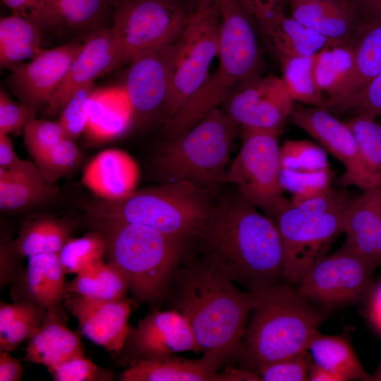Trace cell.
<instances>
[{
	"label": "cell",
	"mask_w": 381,
	"mask_h": 381,
	"mask_svg": "<svg viewBox=\"0 0 381 381\" xmlns=\"http://www.w3.org/2000/svg\"><path fill=\"white\" fill-rule=\"evenodd\" d=\"M164 300L187 319L203 353L247 365L243 339L257 294L238 289L205 258L185 253Z\"/></svg>",
	"instance_id": "1"
},
{
	"label": "cell",
	"mask_w": 381,
	"mask_h": 381,
	"mask_svg": "<svg viewBox=\"0 0 381 381\" xmlns=\"http://www.w3.org/2000/svg\"><path fill=\"white\" fill-rule=\"evenodd\" d=\"M190 242L198 243V255L252 293L284 279L283 245L277 224L238 193L212 205Z\"/></svg>",
	"instance_id": "2"
},
{
	"label": "cell",
	"mask_w": 381,
	"mask_h": 381,
	"mask_svg": "<svg viewBox=\"0 0 381 381\" xmlns=\"http://www.w3.org/2000/svg\"><path fill=\"white\" fill-rule=\"evenodd\" d=\"M219 66L202 86L164 122L169 140L188 131L236 90L258 78L260 54L251 15L241 0H220Z\"/></svg>",
	"instance_id": "3"
},
{
	"label": "cell",
	"mask_w": 381,
	"mask_h": 381,
	"mask_svg": "<svg viewBox=\"0 0 381 381\" xmlns=\"http://www.w3.org/2000/svg\"><path fill=\"white\" fill-rule=\"evenodd\" d=\"M243 339L247 365L260 367L307 352L325 315L289 285L279 283L256 293Z\"/></svg>",
	"instance_id": "4"
},
{
	"label": "cell",
	"mask_w": 381,
	"mask_h": 381,
	"mask_svg": "<svg viewBox=\"0 0 381 381\" xmlns=\"http://www.w3.org/2000/svg\"><path fill=\"white\" fill-rule=\"evenodd\" d=\"M212 205L205 190L186 182L163 183L123 198H101L90 205L88 212L98 225L112 222L139 224L188 245Z\"/></svg>",
	"instance_id": "5"
},
{
	"label": "cell",
	"mask_w": 381,
	"mask_h": 381,
	"mask_svg": "<svg viewBox=\"0 0 381 381\" xmlns=\"http://www.w3.org/2000/svg\"><path fill=\"white\" fill-rule=\"evenodd\" d=\"M99 226L104 231L108 262L120 272L133 296L151 303L164 301L187 243L139 224L112 222Z\"/></svg>",
	"instance_id": "6"
},
{
	"label": "cell",
	"mask_w": 381,
	"mask_h": 381,
	"mask_svg": "<svg viewBox=\"0 0 381 381\" xmlns=\"http://www.w3.org/2000/svg\"><path fill=\"white\" fill-rule=\"evenodd\" d=\"M238 126L217 107L186 133L169 140L156 155L157 174L163 183L186 182L208 192L225 181Z\"/></svg>",
	"instance_id": "7"
},
{
	"label": "cell",
	"mask_w": 381,
	"mask_h": 381,
	"mask_svg": "<svg viewBox=\"0 0 381 381\" xmlns=\"http://www.w3.org/2000/svg\"><path fill=\"white\" fill-rule=\"evenodd\" d=\"M351 198L345 189L292 205L276 219L284 251V279L298 284L307 271L326 256L342 233L345 207Z\"/></svg>",
	"instance_id": "8"
},
{
	"label": "cell",
	"mask_w": 381,
	"mask_h": 381,
	"mask_svg": "<svg viewBox=\"0 0 381 381\" xmlns=\"http://www.w3.org/2000/svg\"><path fill=\"white\" fill-rule=\"evenodd\" d=\"M279 133L243 128L241 147L225 178L247 201L275 219L291 205L280 181Z\"/></svg>",
	"instance_id": "9"
},
{
	"label": "cell",
	"mask_w": 381,
	"mask_h": 381,
	"mask_svg": "<svg viewBox=\"0 0 381 381\" xmlns=\"http://www.w3.org/2000/svg\"><path fill=\"white\" fill-rule=\"evenodd\" d=\"M219 4L195 8L176 42L169 93L163 109L166 122L205 83L219 53Z\"/></svg>",
	"instance_id": "10"
},
{
	"label": "cell",
	"mask_w": 381,
	"mask_h": 381,
	"mask_svg": "<svg viewBox=\"0 0 381 381\" xmlns=\"http://www.w3.org/2000/svg\"><path fill=\"white\" fill-rule=\"evenodd\" d=\"M119 65L176 40L189 15L170 0H111Z\"/></svg>",
	"instance_id": "11"
},
{
	"label": "cell",
	"mask_w": 381,
	"mask_h": 381,
	"mask_svg": "<svg viewBox=\"0 0 381 381\" xmlns=\"http://www.w3.org/2000/svg\"><path fill=\"white\" fill-rule=\"evenodd\" d=\"M376 267L343 246L313 265L298 282L297 293L325 307L354 303L370 288Z\"/></svg>",
	"instance_id": "12"
},
{
	"label": "cell",
	"mask_w": 381,
	"mask_h": 381,
	"mask_svg": "<svg viewBox=\"0 0 381 381\" xmlns=\"http://www.w3.org/2000/svg\"><path fill=\"white\" fill-rule=\"evenodd\" d=\"M293 101L283 78L270 75L238 88L222 104L224 112L242 128L279 132Z\"/></svg>",
	"instance_id": "13"
},
{
	"label": "cell",
	"mask_w": 381,
	"mask_h": 381,
	"mask_svg": "<svg viewBox=\"0 0 381 381\" xmlns=\"http://www.w3.org/2000/svg\"><path fill=\"white\" fill-rule=\"evenodd\" d=\"M292 123L322 145L344 166L339 177L344 187L355 186L362 191L375 188L361 159L356 139L346 123L320 106L297 107L289 115Z\"/></svg>",
	"instance_id": "14"
},
{
	"label": "cell",
	"mask_w": 381,
	"mask_h": 381,
	"mask_svg": "<svg viewBox=\"0 0 381 381\" xmlns=\"http://www.w3.org/2000/svg\"><path fill=\"white\" fill-rule=\"evenodd\" d=\"M132 359H157L176 353L201 351L187 319L175 309L155 310L140 320L125 344Z\"/></svg>",
	"instance_id": "15"
},
{
	"label": "cell",
	"mask_w": 381,
	"mask_h": 381,
	"mask_svg": "<svg viewBox=\"0 0 381 381\" xmlns=\"http://www.w3.org/2000/svg\"><path fill=\"white\" fill-rule=\"evenodd\" d=\"M178 38L130 64L123 88L134 116L146 117L163 111L170 90Z\"/></svg>",
	"instance_id": "16"
},
{
	"label": "cell",
	"mask_w": 381,
	"mask_h": 381,
	"mask_svg": "<svg viewBox=\"0 0 381 381\" xmlns=\"http://www.w3.org/2000/svg\"><path fill=\"white\" fill-rule=\"evenodd\" d=\"M83 44L71 42L42 49L27 63L11 68V88L22 103L35 109L48 104L59 87Z\"/></svg>",
	"instance_id": "17"
},
{
	"label": "cell",
	"mask_w": 381,
	"mask_h": 381,
	"mask_svg": "<svg viewBox=\"0 0 381 381\" xmlns=\"http://www.w3.org/2000/svg\"><path fill=\"white\" fill-rule=\"evenodd\" d=\"M64 306L77 319L83 334L109 351H121L129 334L131 301H102L68 292Z\"/></svg>",
	"instance_id": "18"
},
{
	"label": "cell",
	"mask_w": 381,
	"mask_h": 381,
	"mask_svg": "<svg viewBox=\"0 0 381 381\" xmlns=\"http://www.w3.org/2000/svg\"><path fill=\"white\" fill-rule=\"evenodd\" d=\"M118 65L119 49L111 28L94 32L83 43L64 80L48 102L47 114H56L78 89L94 83Z\"/></svg>",
	"instance_id": "19"
},
{
	"label": "cell",
	"mask_w": 381,
	"mask_h": 381,
	"mask_svg": "<svg viewBox=\"0 0 381 381\" xmlns=\"http://www.w3.org/2000/svg\"><path fill=\"white\" fill-rule=\"evenodd\" d=\"M342 233L345 247L381 267V186L351 198L344 212Z\"/></svg>",
	"instance_id": "20"
},
{
	"label": "cell",
	"mask_w": 381,
	"mask_h": 381,
	"mask_svg": "<svg viewBox=\"0 0 381 381\" xmlns=\"http://www.w3.org/2000/svg\"><path fill=\"white\" fill-rule=\"evenodd\" d=\"M290 16L336 44H350L364 22L352 0H293Z\"/></svg>",
	"instance_id": "21"
},
{
	"label": "cell",
	"mask_w": 381,
	"mask_h": 381,
	"mask_svg": "<svg viewBox=\"0 0 381 381\" xmlns=\"http://www.w3.org/2000/svg\"><path fill=\"white\" fill-rule=\"evenodd\" d=\"M350 44L351 66L335 92L320 105L327 110L357 95L381 73V20H365Z\"/></svg>",
	"instance_id": "22"
},
{
	"label": "cell",
	"mask_w": 381,
	"mask_h": 381,
	"mask_svg": "<svg viewBox=\"0 0 381 381\" xmlns=\"http://www.w3.org/2000/svg\"><path fill=\"white\" fill-rule=\"evenodd\" d=\"M225 364L215 355L204 353L189 359L173 354L130 364L119 377L121 381H224L219 370Z\"/></svg>",
	"instance_id": "23"
},
{
	"label": "cell",
	"mask_w": 381,
	"mask_h": 381,
	"mask_svg": "<svg viewBox=\"0 0 381 381\" xmlns=\"http://www.w3.org/2000/svg\"><path fill=\"white\" fill-rule=\"evenodd\" d=\"M139 169L126 152L109 149L99 153L85 167L83 183L102 199L118 200L136 190Z\"/></svg>",
	"instance_id": "24"
},
{
	"label": "cell",
	"mask_w": 381,
	"mask_h": 381,
	"mask_svg": "<svg viewBox=\"0 0 381 381\" xmlns=\"http://www.w3.org/2000/svg\"><path fill=\"white\" fill-rule=\"evenodd\" d=\"M77 357H84L79 336L66 325L59 306L47 309L42 324L28 339L25 359L49 368Z\"/></svg>",
	"instance_id": "25"
},
{
	"label": "cell",
	"mask_w": 381,
	"mask_h": 381,
	"mask_svg": "<svg viewBox=\"0 0 381 381\" xmlns=\"http://www.w3.org/2000/svg\"><path fill=\"white\" fill-rule=\"evenodd\" d=\"M258 23L281 64L291 58L313 56L327 47L337 45L282 11Z\"/></svg>",
	"instance_id": "26"
},
{
	"label": "cell",
	"mask_w": 381,
	"mask_h": 381,
	"mask_svg": "<svg viewBox=\"0 0 381 381\" xmlns=\"http://www.w3.org/2000/svg\"><path fill=\"white\" fill-rule=\"evenodd\" d=\"M57 190L44 179L37 164L21 159L16 165L0 168V208L11 211L28 207L54 196Z\"/></svg>",
	"instance_id": "27"
},
{
	"label": "cell",
	"mask_w": 381,
	"mask_h": 381,
	"mask_svg": "<svg viewBox=\"0 0 381 381\" xmlns=\"http://www.w3.org/2000/svg\"><path fill=\"white\" fill-rule=\"evenodd\" d=\"M23 274L20 301L46 310L59 306L65 294V279L59 253H41L28 258Z\"/></svg>",
	"instance_id": "28"
},
{
	"label": "cell",
	"mask_w": 381,
	"mask_h": 381,
	"mask_svg": "<svg viewBox=\"0 0 381 381\" xmlns=\"http://www.w3.org/2000/svg\"><path fill=\"white\" fill-rule=\"evenodd\" d=\"M307 351L311 356L312 363L329 373L334 381L374 380L344 337L318 332L310 342Z\"/></svg>",
	"instance_id": "29"
},
{
	"label": "cell",
	"mask_w": 381,
	"mask_h": 381,
	"mask_svg": "<svg viewBox=\"0 0 381 381\" xmlns=\"http://www.w3.org/2000/svg\"><path fill=\"white\" fill-rule=\"evenodd\" d=\"M133 117V111L123 87L95 90L86 128L95 137L114 138L128 128Z\"/></svg>",
	"instance_id": "30"
},
{
	"label": "cell",
	"mask_w": 381,
	"mask_h": 381,
	"mask_svg": "<svg viewBox=\"0 0 381 381\" xmlns=\"http://www.w3.org/2000/svg\"><path fill=\"white\" fill-rule=\"evenodd\" d=\"M40 27L31 20L12 14L0 20V63L9 67L32 59L41 48Z\"/></svg>",
	"instance_id": "31"
},
{
	"label": "cell",
	"mask_w": 381,
	"mask_h": 381,
	"mask_svg": "<svg viewBox=\"0 0 381 381\" xmlns=\"http://www.w3.org/2000/svg\"><path fill=\"white\" fill-rule=\"evenodd\" d=\"M71 225L49 216L28 220L13 242L14 251L23 257L41 253H59L70 238Z\"/></svg>",
	"instance_id": "32"
},
{
	"label": "cell",
	"mask_w": 381,
	"mask_h": 381,
	"mask_svg": "<svg viewBox=\"0 0 381 381\" xmlns=\"http://www.w3.org/2000/svg\"><path fill=\"white\" fill-rule=\"evenodd\" d=\"M128 284L120 272L109 262H97L76 274L66 284L65 294L73 292L102 301L126 298Z\"/></svg>",
	"instance_id": "33"
},
{
	"label": "cell",
	"mask_w": 381,
	"mask_h": 381,
	"mask_svg": "<svg viewBox=\"0 0 381 381\" xmlns=\"http://www.w3.org/2000/svg\"><path fill=\"white\" fill-rule=\"evenodd\" d=\"M346 123L356 139L361 159L374 187L381 186V122L371 115L358 114Z\"/></svg>",
	"instance_id": "34"
},
{
	"label": "cell",
	"mask_w": 381,
	"mask_h": 381,
	"mask_svg": "<svg viewBox=\"0 0 381 381\" xmlns=\"http://www.w3.org/2000/svg\"><path fill=\"white\" fill-rule=\"evenodd\" d=\"M318 54L289 59L282 64L283 80L294 100L315 106L323 102L322 92L315 77Z\"/></svg>",
	"instance_id": "35"
},
{
	"label": "cell",
	"mask_w": 381,
	"mask_h": 381,
	"mask_svg": "<svg viewBox=\"0 0 381 381\" xmlns=\"http://www.w3.org/2000/svg\"><path fill=\"white\" fill-rule=\"evenodd\" d=\"M353 61L350 44L329 46L318 52L315 77L322 92L333 95L346 76Z\"/></svg>",
	"instance_id": "36"
},
{
	"label": "cell",
	"mask_w": 381,
	"mask_h": 381,
	"mask_svg": "<svg viewBox=\"0 0 381 381\" xmlns=\"http://www.w3.org/2000/svg\"><path fill=\"white\" fill-rule=\"evenodd\" d=\"M107 253L104 236L91 233L80 238H69L59 253L66 274H78L84 269L102 261Z\"/></svg>",
	"instance_id": "37"
},
{
	"label": "cell",
	"mask_w": 381,
	"mask_h": 381,
	"mask_svg": "<svg viewBox=\"0 0 381 381\" xmlns=\"http://www.w3.org/2000/svg\"><path fill=\"white\" fill-rule=\"evenodd\" d=\"M332 176L330 168L310 171L281 169L280 181L284 190L291 194V204L296 205L329 191Z\"/></svg>",
	"instance_id": "38"
},
{
	"label": "cell",
	"mask_w": 381,
	"mask_h": 381,
	"mask_svg": "<svg viewBox=\"0 0 381 381\" xmlns=\"http://www.w3.org/2000/svg\"><path fill=\"white\" fill-rule=\"evenodd\" d=\"M280 162L282 169L300 171L329 168L325 149L305 140L286 141L280 147Z\"/></svg>",
	"instance_id": "39"
},
{
	"label": "cell",
	"mask_w": 381,
	"mask_h": 381,
	"mask_svg": "<svg viewBox=\"0 0 381 381\" xmlns=\"http://www.w3.org/2000/svg\"><path fill=\"white\" fill-rule=\"evenodd\" d=\"M80 160L81 154L74 140L66 138L35 162L45 181L54 185Z\"/></svg>",
	"instance_id": "40"
},
{
	"label": "cell",
	"mask_w": 381,
	"mask_h": 381,
	"mask_svg": "<svg viewBox=\"0 0 381 381\" xmlns=\"http://www.w3.org/2000/svg\"><path fill=\"white\" fill-rule=\"evenodd\" d=\"M95 90L94 83L83 86L72 95L62 109L59 123L66 138L74 140L86 128Z\"/></svg>",
	"instance_id": "41"
},
{
	"label": "cell",
	"mask_w": 381,
	"mask_h": 381,
	"mask_svg": "<svg viewBox=\"0 0 381 381\" xmlns=\"http://www.w3.org/2000/svg\"><path fill=\"white\" fill-rule=\"evenodd\" d=\"M23 132L25 147L35 161L66 138L59 122L35 117L26 123Z\"/></svg>",
	"instance_id": "42"
},
{
	"label": "cell",
	"mask_w": 381,
	"mask_h": 381,
	"mask_svg": "<svg viewBox=\"0 0 381 381\" xmlns=\"http://www.w3.org/2000/svg\"><path fill=\"white\" fill-rule=\"evenodd\" d=\"M46 311V309L34 304L28 311L12 321L0 332L1 350L13 351L25 340H28L42 324Z\"/></svg>",
	"instance_id": "43"
},
{
	"label": "cell",
	"mask_w": 381,
	"mask_h": 381,
	"mask_svg": "<svg viewBox=\"0 0 381 381\" xmlns=\"http://www.w3.org/2000/svg\"><path fill=\"white\" fill-rule=\"evenodd\" d=\"M56 381H104L113 379L112 373L99 368L85 357H77L47 368Z\"/></svg>",
	"instance_id": "44"
},
{
	"label": "cell",
	"mask_w": 381,
	"mask_h": 381,
	"mask_svg": "<svg viewBox=\"0 0 381 381\" xmlns=\"http://www.w3.org/2000/svg\"><path fill=\"white\" fill-rule=\"evenodd\" d=\"M13 15L25 18L40 28L61 23L55 0H1Z\"/></svg>",
	"instance_id": "45"
},
{
	"label": "cell",
	"mask_w": 381,
	"mask_h": 381,
	"mask_svg": "<svg viewBox=\"0 0 381 381\" xmlns=\"http://www.w3.org/2000/svg\"><path fill=\"white\" fill-rule=\"evenodd\" d=\"M307 352L262 365L256 370L264 381H306L309 366Z\"/></svg>",
	"instance_id": "46"
},
{
	"label": "cell",
	"mask_w": 381,
	"mask_h": 381,
	"mask_svg": "<svg viewBox=\"0 0 381 381\" xmlns=\"http://www.w3.org/2000/svg\"><path fill=\"white\" fill-rule=\"evenodd\" d=\"M329 111H353L381 118V73L355 96L332 107Z\"/></svg>",
	"instance_id": "47"
},
{
	"label": "cell",
	"mask_w": 381,
	"mask_h": 381,
	"mask_svg": "<svg viewBox=\"0 0 381 381\" xmlns=\"http://www.w3.org/2000/svg\"><path fill=\"white\" fill-rule=\"evenodd\" d=\"M107 0H55L61 22L83 26L95 22Z\"/></svg>",
	"instance_id": "48"
},
{
	"label": "cell",
	"mask_w": 381,
	"mask_h": 381,
	"mask_svg": "<svg viewBox=\"0 0 381 381\" xmlns=\"http://www.w3.org/2000/svg\"><path fill=\"white\" fill-rule=\"evenodd\" d=\"M35 109L13 102L1 88L0 90V134L24 128L35 117Z\"/></svg>",
	"instance_id": "49"
},
{
	"label": "cell",
	"mask_w": 381,
	"mask_h": 381,
	"mask_svg": "<svg viewBox=\"0 0 381 381\" xmlns=\"http://www.w3.org/2000/svg\"><path fill=\"white\" fill-rule=\"evenodd\" d=\"M241 2L257 20L282 11V0H241Z\"/></svg>",
	"instance_id": "50"
},
{
	"label": "cell",
	"mask_w": 381,
	"mask_h": 381,
	"mask_svg": "<svg viewBox=\"0 0 381 381\" xmlns=\"http://www.w3.org/2000/svg\"><path fill=\"white\" fill-rule=\"evenodd\" d=\"M23 375L20 361L8 351H0V380L19 381Z\"/></svg>",
	"instance_id": "51"
},
{
	"label": "cell",
	"mask_w": 381,
	"mask_h": 381,
	"mask_svg": "<svg viewBox=\"0 0 381 381\" xmlns=\"http://www.w3.org/2000/svg\"><path fill=\"white\" fill-rule=\"evenodd\" d=\"M34 303L19 301L15 303H6L1 301L0 305V332L5 329L8 325L18 316L28 311Z\"/></svg>",
	"instance_id": "52"
},
{
	"label": "cell",
	"mask_w": 381,
	"mask_h": 381,
	"mask_svg": "<svg viewBox=\"0 0 381 381\" xmlns=\"http://www.w3.org/2000/svg\"><path fill=\"white\" fill-rule=\"evenodd\" d=\"M20 160L14 151L13 143L8 134H0V168L12 167Z\"/></svg>",
	"instance_id": "53"
},
{
	"label": "cell",
	"mask_w": 381,
	"mask_h": 381,
	"mask_svg": "<svg viewBox=\"0 0 381 381\" xmlns=\"http://www.w3.org/2000/svg\"><path fill=\"white\" fill-rule=\"evenodd\" d=\"M365 20H381V0H352Z\"/></svg>",
	"instance_id": "54"
},
{
	"label": "cell",
	"mask_w": 381,
	"mask_h": 381,
	"mask_svg": "<svg viewBox=\"0 0 381 381\" xmlns=\"http://www.w3.org/2000/svg\"><path fill=\"white\" fill-rule=\"evenodd\" d=\"M370 316L381 331V284L375 289L370 302Z\"/></svg>",
	"instance_id": "55"
},
{
	"label": "cell",
	"mask_w": 381,
	"mask_h": 381,
	"mask_svg": "<svg viewBox=\"0 0 381 381\" xmlns=\"http://www.w3.org/2000/svg\"><path fill=\"white\" fill-rule=\"evenodd\" d=\"M220 0H196V7L202 8L207 7L214 4H219Z\"/></svg>",
	"instance_id": "56"
},
{
	"label": "cell",
	"mask_w": 381,
	"mask_h": 381,
	"mask_svg": "<svg viewBox=\"0 0 381 381\" xmlns=\"http://www.w3.org/2000/svg\"><path fill=\"white\" fill-rule=\"evenodd\" d=\"M374 380L381 381V363L379 365L377 370L376 371L375 375L373 376Z\"/></svg>",
	"instance_id": "57"
},
{
	"label": "cell",
	"mask_w": 381,
	"mask_h": 381,
	"mask_svg": "<svg viewBox=\"0 0 381 381\" xmlns=\"http://www.w3.org/2000/svg\"><path fill=\"white\" fill-rule=\"evenodd\" d=\"M170 1H175V2H176V0H170Z\"/></svg>",
	"instance_id": "58"
},
{
	"label": "cell",
	"mask_w": 381,
	"mask_h": 381,
	"mask_svg": "<svg viewBox=\"0 0 381 381\" xmlns=\"http://www.w3.org/2000/svg\"><path fill=\"white\" fill-rule=\"evenodd\" d=\"M291 1H293V0H291Z\"/></svg>",
	"instance_id": "59"
},
{
	"label": "cell",
	"mask_w": 381,
	"mask_h": 381,
	"mask_svg": "<svg viewBox=\"0 0 381 381\" xmlns=\"http://www.w3.org/2000/svg\"><path fill=\"white\" fill-rule=\"evenodd\" d=\"M381 122V121H380Z\"/></svg>",
	"instance_id": "60"
}]
</instances>
